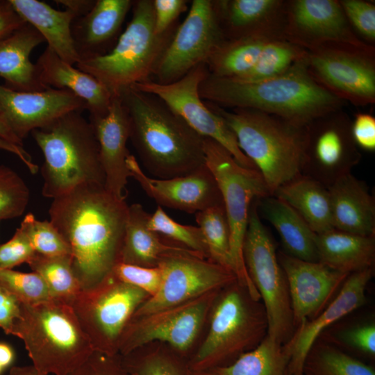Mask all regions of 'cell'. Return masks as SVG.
<instances>
[{
  "mask_svg": "<svg viewBox=\"0 0 375 375\" xmlns=\"http://www.w3.org/2000/svg\"><path fill=\"white\" fill-rule=\"evenodd\" d=\"M112 276L152 297L159 289L162 276L159 266L144 267L119 262L114 268Z\"/></svg>",
  "mask_w": 375,
  "mask_h": 375,
  "instance_id": "45",
  "label": "cell"
},
{
  "mask_svg": "<svg viewBox=\"0 0 375 375\" xmlns=\"http://www.w3.org/2000/svg\"><path fill=\"white\" fill-rule=\"evenodd\" d=\"M26 22L13 9L9 1L0 0V40Z\"/></svg>",
  "mask_w": 375,
  "mask_h": 375,
  "instance_id": "53",
  "label": "cell"
},
{
  "mask_svg": "<svg viewBox=\"0 0 375 375\" xmlns=\"http://www.w3.org/2000/svg\"><path fill=\"white\" fill-rule=\"evenodd\" d=\"M335 229L352 234H375V202L365 183L351 173L328 187Z\"/></svg>",
  "mask_w": 375,
  "mask_h": 375,
  "instance_id": "27",
  "label": "cell"
},
{
  "mask_svg": "<svg viewBox=\"0 0 375 375\" xmlns=\"http://www.w3.org/2000/svg\"><path fill=\"white\" fill-rule=\"evenodd\" d=\"M224 40L214 1H192L188 15L177 27L156 65L155 81L172 83L195 67L206 64Z\"/></svg>",
  "mask_w": 375,
  "mask_h": 375,
  "instance_id": "16",
  "label": "cell"
},
{
  "mask_svg": "<svg viewBox=\"0 0 375 375\" xmlns=\"http://www.w3.org/2000/svg\"><path fill=\"white\" fill-rule=\"evenodd\" d=\"M30 199L23 178L11 168L0 165V222L20 217Z\"/></svg>",
  "mask_w": 375,
  "mask_h": 375,
  "instance_id": "43",
  "label": "cell"
},
{
  "mask_svg": "<svg viewBox=\"0 0 375 375\" xmlns=\"http://www.w3.org/2000/svg\"><path fill=\"white\" fill-rule=\"evenodd\" d=\"M158 266L162 276L158 290L147 299L131 317L146 316L180 305L237 281L231 271L196 253L172 254L163 258Z\"/></svg>",
  "mask_w": 375,
  "mask_h": 375,
  "instance_id": "14",
  "label": "cell"
},
{
  "mask_svg": "<svg viewBox=\"0 0 375 375\" xmlns=\"http://www.w3.org/2000/svg\"><path fill=\"white\" fill-rule=\"evenodd\" d=\"M217 290L146 316L131 317L118 344V354L126 356L146 344L162 341L187 351L195 340Z\"/></svg>",
  "mask_w": 375,
  "mask_h": 375,
  "instance_id": "17",
  "label": "cell"
},
{
  "mask_svg": "<svg viewBox=\"0 0 375 375\" xmlns=\"http://www.w3.org/2000/svg\"><path fill=\"white\" fill-rule=\"evenodd\" d=\"M128 210L126 199L96 184L78 185L53 199L50 221L69 246L82 291L109 279L121 262Z\"/></svg>",
  "mask_w": 375,
  "mask_h": 375,
  "instance_id": "1",
  "label": "cell"
},
{
  "mask_svg": "<svg viewBox=\"0 0 375 375\" xmlns=\"http://www.w3.org/2000/svg\"><path fill=\"white\" fill-rule=\"evenodd\" d=\"M133 15L112 49L76 65L101 82L113 95L149 80L178 26L157 35L153 0L133 1Z\"/></svg>",
  "mask_w": 375,
  "mask_h": 375,
  "instance_id": "7",
  "label": "cell"
},
{
  "mask_svg": "<svg viewBox=\"0 0 375 375\" xmlns=\"http://www.w3.org/2000/svg\"><path fill=\"white\" fill-rule=\"evenodd\" d=\"M148 296L112 276L98 287L81 291L71 306L94 351L114 356L125 326Z\"/></svg>",
  "mask_w": 375,
  "mask_h": 375,
  "instance_id": "12",
  "label": "cell"
},
{
  "mask_svg": "<svg viewBox=\"0 0 375 375\" xmlns=\"http://www.w3.org/2000/svg\"><path fill=\"white\" fill-rule=\"evenodd\" d=\"M0 105L10 128L22 141L33 131L49 126L67 113L87 110L85 101L67 90L19 92L1 84Z\"/></svg>",
  "mask_w": 375,
  "mask_h": 375,
  "instance_id": "22",
  "label": "cell"
},
{
  "mask_svg": "<svg viewBox=\"0 0 375 375\" xmlns=\"http://www.w3.org/2000/svg\"><path fill=\"white\" fill-rule=\"evenodd\" d=\"M273 196L292 207L316 234L335 229L329 191L319 181L300 174L278 188Z\"/></svg>",
  "mask_w": 375,
  "mask_h": 375,
  "instance_id": "33",
  "label": "cell"
},
{
  "mask_svg": "<svg viewBox=\"0 0 375 375\" xmlns=\"http://www.w3.org/2000/svg\"><path fill=\"white\" fill-rule=\"evenodd\" d=\"M133 3L131 0H95L88 13L73 21L72 35L80 61L110 51Z\"/></svg>",
  "mask_w": 375,
  "mask_h": 375,
  "instance_id": "24",
  "label": "cell"
},
{
  "mask_svg": "<svg viewBox=\"0 0 375 375\" xmlns=\"http://www.w3.org/2000/svg\"><path fill=\"white\" fill-rule=\"evenodd\" d=\"M0 285L23 304L35 305L53 299L44 279L34 272L1 270Z\"/></svg>",
  "mask_w": 375,
  "mask_h": 375,
  "instance_id": "41",
  "label": "cell"
},
{
  "mask_svg": "<svg viewBox=\"0 0 375 375\" xmlns=\"http://www.w3.org/2000/svg\"><path fill=\"white\" fill-rule=\"evenodd\" d=\"M195 214L209 260L234 273L231 255L230 228L224 205L212 206Z\"/></svg>",
  "mask_w": 375,
  "mask_h": 375,
  "instance_id": "39",
  "label": "cell"
},
{
  "mask_svg": "<svg viewBox=\"0 0 375 375\" xmlns=\"http://www.w3.org/2000/svg\"><path fill=\"white\" fill-rule=\"evenodd\" d=\"M188 375H214L210 372H189L188 373Z\"/></svg>",
  "mask_w": 375,
  "mask_h": 375,
  "instance_id": "59",
  "label": "cell"
},
{
  "mask_svg": "<svg viewBox=\"0 0 375 375\" xmlns=\"http://www.w3.org/2000/svg\"><path fill=\"white\" fill-rule=\"evenodd\" d=\"M185 0H153L154 30L157 35L167 32L181 13L187 10Z\"/></svg>",
  "mask_w": 375,
  "mask_h": 375,
  "instance_id": "50",
  "label": "cell"
},
{
  "mask_svg": "<svg viewBox=\"0 0 375 375\" xmlns=\"http://www.w3.org/2000/svg\"><path fill=\"white\" fill-rule=\"evenodd\" d=\"M340 340L347 347L372 359L375 357V325L365 324L342 332Z\"/></svg>",
  "mask_w": 375,
  "mask_h": 375,
  "instance_id": "49",
  "label": "cell"
},
{
  "mask_svg": "<svg viewBox=\"0 0 375 375\" xmlns=\"http://www.w3.org/2000/svg\"><path fill=\"white\" fill-rule=\"evenodd\" d=\"M303 375H375V369L333 344L317 340L306 356Z\"/></svg>",
  "mask_w": 375,
  "mask_h": 375,
  "instance_id": "36",
  "label": "cell"
},
{
  "mask_svg": "<svg viewBox=\"0 0 375 375\" xmlns=\"http://www.w3.org/2000/svg\"><path fill=\"white\" fill-rule=\"evenodd\" d=\"M344 13L354 33L365 42H375V4L365 0H340Z\"/></svg>",
  "mask_w": 375,
  "mask_h": 375,
  "instance_id": "44",
  "label": "cell"
},
{
  "mask_svg": "<svg viewBox=\"0 0 375 375\" xmlns=\"http://www.w3.org/2000/svg\"><path fill=\"white\" fill-rule=\"evenodd\" d=\"M283 36L306 50L329 42H362L337 0L285 1Z\"/></svg>",
  "mask_w": 375,
  "mask_h": 375,
  "instance_id": "18",
  "label": "cell"
},
{
  "mask_svg": "<svg viewBox=\"0 0 375 375\" xmlns=\"http://www.w3.org/2000/svg\"><path fill=\"white\" fill-rule=\"evenodd\" d=\"M44 156L42 194L55 199L84 184L105 186L99 147L93 128L74 111L31 133Z\"/></svg>",
  "mask_w": 375,
  "mask_h": 375,
  "instance_id": "5",
  "label": "cell"
},
{
  "mask_svg": "<svg viewBox=\"0 0 375 375\" xmlns=\"http://www.w3.org/2000/svg\"><path fill=\"white\" fill-rule=\"evenodd\" d=\"M351 133L359 149L375 150V117L370 113L359 112L351 123Z\"/></svg>",
  "mask_w": 375,
  "mask_h": 375,
  "instance_id": "51",
  "label": "cell"
},
{
  "mask_svg": "<svg viewBox=\"0 0 375 375\" xmlns=\"http://www.w3.org/2000/svg\"><path fill=\"white\" fill-rule=\"evenodd\" d=\"M149 228L171 240L179 242L183 247L208 258L202 233L199 226L184 225L170 217L161 206L150 215Z\"/></svg>",
  "mask_w": 375,
  "mask_h": 375,
  "instance_id": "42",
  "label": "cell"
},
{
  "mask_svg": "<svg viewBox=\"0 0 375 375\" xmlns=\"http://www.w3.org/2000/svg\"><path fill=\"white\" fill-rule=\"evenodd\" d=\"M281 36L256 33L224 40L206 62L210 74L235 78L249 71L256 64L264 46L270 40Z\"/></svg>",
  "mask_w": 375,
  "mask_h": 375,
  "instance_id": "34",
  "label": "cell"
},
{
  "mask_svg": "<svg viewBox=\"0 0 375 375\" xmlns=\"http://www.w3.org/2000/svg\"><path fill=\"white\" fill-rule=\"evenodd\" d=\"M7 375H46L40 372L34 366L12 367Z\"/></svg>",
  "mask_w": 375,
  "mask_h": 375,
  "instance_id": "58",
  "label": "cell"
},
{
  "mask_svg": "<svg viewBox=\"0 0 375 375\" xmlns=\"http://www.w3.org/2000/svg\"><path fill=\"white\" fill-rule=\"evenodd\" d=\"M318 262L341 272L351 273L373 267L375 239L336 229L317 234Z\"/></svg>",
  "mask_w": 375,
  "mask_h": 375,
  "instance_id": "31",
  "label": "cell"
},
{
  "mask_svg": "<svg viewBox=\"0 0 375 375\" xmlns=\"http://www.w3.org/2000/svg\"><path fill=\"white\" fill-rule=\"evenodd\" d=\"M351 123L340 108L315 119L306 126L301 174L328 188L351 173L362 158L352 136Z\"/></svg>",
  "mask_w": 375,
  "mask_h": 375,
  "instance_id": "15",
  "label": "cell"
},
{
  "mask_svg": "<svg viewBox=\"0 0 375 375\" xmlns=\"http://www.w3.org/2000/svg\"><path fill=\"white\" fill-rule=\"evenodd\" d=\"M35 254L28 237L19 226L11 239L0 244V271L28 263Z\"/></svg>",
  "mask_w": 375,
  "mask_h": 375,
  "instance_id": "47",
  "label": "cell"
},
{
  "mask_svg": "<svg viewBox=\"0 0 375 375\" xmlns=\"http://www.w3.org/2000/svg\"><path fill=\"white\" fill-rule=\"evenodd\" d=\"M208 104L233 131L240 149L260 172L271 195L301 174L306 126L256 110H226Z\"/></svg>",
  "mask_w": 375,
  "mask_h": 375,
  "instance_id": "4",
  "label": "cell"
},
{
  "mask_svg": "<svg viewBox=\"0 0 375 375\" xmlns=\"http://www.w3.org/2000/svg\"><path fill=\"white\" fill-rule=\"evenodd\" d=\"M0 150L10 152L17 156L31 174H35L38 172L39 167L33 161L30 153L22 146L12 144L0 138Z\"/></svg>",
  "mask_w": 375,
  "mask_h": 375,
  "instance_id": "54",
  "label": "cell"
},
{
  "mask_svg": "<svg viewBox=\"0 0 375 375\" xmlns=\"http://www.w3.org/2000/svg\"><path fill=\"white\" fill-rule=\"evenodd\" d=\"M99 147L101 165L105 174V188L119 199H126V185L131 173L126 159L129 123L126 110L119 95L113 96L106 115L89 118Z\"/></svg>",
  "mask_w": 375,
  "mask_h": 375,
  "instance_id": "23",
  "label": "cell"
},
{
  "mask_svg": "<svg viewBox=\"0 0 375 375\" xmlns=\"http://www.w3.org/2000/svg\"><path fill=\"white\" fill-rule=\"evenodd\" d=\"M225 40L256 33L283 36L285 1H214Z\"/></svg>",
  "mask_w": 375,
  "mask_h": 375,
  "instance_id": "26",
  "label": "cell"
},
{
  "mask_svg": "<svg viewBox=\"0 0 375 375\" xmlns=\"http://www.w3.org/2000/svg\"><path fill=\"white\" fill-rule=\"evenodd\" d=\"M258 199L254 200L250 208L243 257L247 273L262 300L267 335L284 345L295 331L288 285L274 243L258 215Z\"/></svg>",
  "mask_w": 375,
  "mask_h": 375,
  "instance_id": "10",
  "label": "cell"
},
{
  "mask_svg": "<svg viewBox=\"0 0 375 375\" xmlns=\"http://www.w3.org/2000/svg\"><path fill=\"white\" fill-rule=\"evenodd\" d=\"M265 218L278 232L285 253L318 262L317 234L301 216L281 199L271 195L258 200Z\"/></svg>",
  "mask_w": 375,
  "mask_h": 375,
  "instance_id": "32",
  "label": "cell"
},
{
  "mask_svg": "<svg viewBox=\"0 0 375 375\" xmlns=\"http://www.w3.org/2000/svg\"><path fill=\"white\" fill-rule=\"evenodd\" d=\"M306 53L307 50L283 37L273 38L265 44L249 71L232 78L251 82L279 76L303 60Z\"/></svg>",
  "mask_w": 375,
  "mask_h": 375,
  "instance_id": "37",
  "label": "cell"
},
{
  "mask_svg": "<svg viewBox=\"0 0 375 375\" xmlns=\"http://www.w3.org/2000/svg\"><path fill=\"white\" fill-rule=\"evenodd\" d=\"M35 65L42 84L48 88L69 90L83 99L89 118L107 114L113 95L94 76L66 62L49 47Z\"/></svg>",
  "mask_w": 375,
  "mask_h": 375,
  "instance_id": "25",
  "label": "cell"
},
{
  "mask_svg": "<svg viewBox=\"0 0 375 375\" xmlns=\"http://www.w3.org/2000/svg\"><path fill=\"white\" fill-rule=\"evenodd\" d=\"M54 2L72 10L77 18L88 13L94 6L95 0H56Z\"/></svg>",
  "mask_w": 375,
  "mask_h": 375,
  "instance_id": "55",
  "label": "cell"
},
{
  "mask_svg": "<svg viewBox=\"0 0 375 375\" xmlns=\"http://www.w3.org/2000/svg\"><path fill=\"white\" fill-rule=\"evenodd\" d=\"M119 96L128 117L129 140L153 178L184 176L206 165L204 138L162 99L133 87Z\"/></svg>",
  "mask_w": 375,
  "mask_h": 375,
  "instance_id": "2",
  "label": "cell"
},
{
  "mask_svg": "<svg viewBox=\"0 0 375 375\" xmlns=\"http://www.w3.org/2000/svg\"><path fill=\"white\" fill-rule=\"evenodd\" d=\"M216 302L205 340L190 362L192 372H207L257 347L267 335L262 303L235 281Z\"/></svg>",
  "mask_w": 375,
  "mask_h": 375,
  "instance_id": "8",
  "label": "cell"
},
{
  "mask_svg": "<svg viewBox=\"0 0 375 375\" xmlns=\"http://www.w3.org/2000/svg\"><path fill=\"white\" fill-rule=\"evenodd\" d=\"M199 91L202 99L219 107L256 110L301 126L345 104L311 78L305 58L283 74L257 81L208 73Z\"/></svg>",
  "mask_w": 375,
  "mask_h": 375,
  "instance_id": "3",
  "label": "cell"
},
{
  "mask_svg": "<svg viewBox=\"0 0 375 375\" xmlns=\"http://www.w3.org/2000/svg\"><path fill=\"white\" fill-rule=\"evenodd\" d=\"M204 153L206 165L216 180L227 216L231 255L237 281L253 299L259 300L260 295L245 267L243 244L251 203L271 194L257 169L241 165L216 141L204 138Z\"/></svg>",
  "mask_w": 375,
  "mask_h": 375,
  "instance_id": "9",
  "label": "cell"
},
{
  "mask_svg": "<svg viewBox=\"0 0 375 375\" xmlns=\"http://www.w3.org/2000/svg\"><path fill=\"white\" fill-rule=\"evenodd\" d=\"M150 215L140 203L128 206L121 262L156 267L163 258L174 253H190L203 256L185 247L164 242L158 233L149 228Z\"/></svg>",
  "mask_w": 375,
  "mask_h": 375,
  "instance_id": "30",
  "label": "cell"
},
{
  "mask_svg": "<svg viewBox=\"0 0 375 375\" xmlns=\"http://www.w3.org/2000/svg\"><path fill=\"white\" fill-rule=\"evenodd\" d=\"M5 369L1 366L0 365V375L2 374V372L4 371Z\"/></svg>",
  "mask_w": 375,
  "mask_h": 375,
  "instance_id": "60",
  "label": "cell"
},
{
  "mask_svg": "<svg viewBox=\"0 0 375 375\" xmlns=\"http://www.w3.org/2000/svg\"><path fill=\"white\" fill-rule=\"evenodd\" d=\"M15 353L12 347L3 342H0V365L7 369L13 363Z\"/></svg>",
  "mask_w": 375,
  "mask_h": 375,
  "instance_id": "57",
  "label": "cell"
},
{
  "mask_svg": "<svg viewBox=\"0 0 375 375\" xmlns=\"http://www.w3.org/2000/svg\"><path fill=\"white\" fill-rule=\"evenodd\" d=\"M0 138L12 144L23 147V141L21 140L10 128L6 114L0 105Z\"/></svg>",
  "mask_w": 375,
  "mask_h": 375,
  "instance_id": "56",
  "label": "cell"
},
{
  "mask_svg": "<svg viewBox=\"0 0 375 375\" xmlns=\"http://www.w3.org/2000/svg\"><path fill=\"white\" fill-rule=\"evenodd\" d=\"M44 42L42 35L27 23L0 40V77L6 87L19 92L49 89L41 82L36 65L30 58L33 49Z\"/></svg>",
  "mask_w": 375,
  "mask_h": 375,
  "instance_id": "28",
  "label": "cell"
},
{
  "mask_svg": "<svg viewBox=\"0 0 375 375\" xmlns=\"http://www.w3.org/2000/svg\"><path fill=\"white\" fill-rule=\"evenodd\" d=\"M12 335L23 341L34 367L46 375H67L94 351L72 306L60 300L21 303Z\"/></svg>",
  "mask_w": 375,
  "mask_h": 375,
  "instance_id": "6",
  "label": "cell"
},
{
  "mask_svg": "<svg viewBox=\"0 0 375 375\" xmlns=\"http://www.w3.org/2000/svg\"><path fill=\"white\" fill-rule=\"evenodd\" d=\"M208 73L206 65L201 64L172 83L162 84L148 80L132 87L157 96L201 136L222 145L243 167L256 169L240 149L224 119L200 97L199 85Z\"/></svg>",
  "mask_w": 375,
  "mask_h": 375,
  "instance_id": "13",
  "label": "cell"
},
{
  "mask_svg": "<svg viewBox=\"0 0 375 375\" xmlns=\"http://www.w3.org/2000/svg\"><path fill=\"white\" fill-rule=\"evenodd\" d=\"M123 365L129 375H188L172 358L153 354L140 360L122 356Z\"/></svg>",
  "mask_w": 375,
  "mask_h": 375,
  "instance_id": "46",
  "label": "cell"
},
{
  "mask_svg": "<svg viewBox=\"0 0 375 375\" xmlns=\"http://www.w3.org/2000/svg\"><path fill=\"white\" fill-rule=\"evenodd\" d=\"M373 267L350 274L336 297L314 318L300 324L290 340L283 345L288 358V375H303L306 356L322 333L344 316L366 303L367 286Z\"/></svg>",
  "mask_w": 375,
  "mask_h": 375,
  "instance_id": "21",
  "label": "cell"
},
{
  "mask_svg": "<svg viewBox=\"0 0 375 375\" xmlns=\"http://www.w3.org/2000/svg\"><path fill=\"white\" fill-rule=\"evenodd\" d=\"M288 360L283 344L268 335L232 363L214 368V375H285Z\"/></svg>",
  "mask_w": 375,
  "mask_h": 375,
  "instance_id": "35",
  "label": "cell"
},
{
  "mask_svg": "<svg viewBox=\"0 0 375 375\" xmlns=\"http://www.w3.org/2000/svg\"><path fill=\"white\" fill-rule=\"evenodd\" d=\"M20 227L36 253L49 257L71 256L69 246L50 220H39L29 212Z\"/></svg>",
  "mask_w": 375,
  "mask_h": 375,
  "instance_id": "40",
  "label": "cell"
},
{
  "mask_svg": "<svg viewBox=\"0 0 375 375\" xmlns=\"http://www.w3.org/2000/svg\"><path fill=\"white\" fill-rule=\"evenodd\" d=\"M285 273L295 329L316 317L349 275L319 262L303 260L285 252L277 253Z\"/></svg>",
  "mask_w": 375,
  "mask_h": 375,
  "instance_id": "20",
  "label": "cell"
},
{
  "mask_svg": "<svg viewBox=\"0 0 375 375\" xmlns=\"http://www.w3.org/2000/svg\"><path fill=\"white\" fill-rule=\"evenodd\" d=\"M28 264L44 279L53 299L71 305L82 291L72 268L71 256L49 257L36 253Z\"/></svg>",
  "mask_w": 375,
  "mask_h": 375,
  "instance_id": "38",
  "label": "cell"
},
{
  "mask_svg": "<svg viewBox=\"0 0 375 375\" xmlns=\"http://www.w3.org/2000/svg\"></svg>",
  "mask_w": 375,
  "mask_h": 375,
  "instance_id": "62",
  "label": "cell"
},
{
  "mask_svg": "<svg viewBox=\"0 0 375 375\" xmlns=\"http://www.w3.org/2000/svg\"><path fill=\"white\" fill-rule=\"evenodd\" d=\"M285 375H288L287 372L285 371Z\"/></svg>",
  "mask_w": 375,
  "mask_h": 375,
  "instance_id": "61",
  "label": "cell"
},
{
  "mask_svg": "<svg viewBox=\"0 0 375 375\" xmlns=\"http://www.w3.org/2000/svg\"><path fill=\"white\" fill-rule=\"evenodd\" d=\"M118 356L94 351L83 363L67 375H129Z\"/></svg>",
  "mask_w": 375,
  "mask_h": 375,
  "instance_id": "48",
  "label": "cell"
},
{
  "mask_svg": "<svg viewBox=\"0 0 375 375\" xmlns=\"http://www.w3.org/2000/svg\"><path fill=\"white\" fill-rule=\"evenodd\" d=\"M13 9L33 26L62 60L76 65L80 58L75 49L72 24L76 18L70 10H59L38 0H8Z\"/></svg>",
  "mask_w": 375,
  "mask_h": 375,
  "instance_id": "29",
  "label": "cell"
},
{
  "mask_svg": "<svg viewBox=\"0 0 375 375\" xmlns=\"http://www.w3.org/2000/svg\"><path fill=\"white\" fill-rule=\"evenodd\" d=\"M305 66L311 78L344 102L375 103V48L362 42H329L307 50Z\"/></svg>",
  "mask_w": 375,
  "mask_h": 375,
  "instance_id": "11",
  "label": "cell"
},
{
  "mask_svg": "<svg viewBox=\"0 0 375 375\" xmlns=\"http://www.w3.org/2000/svg\"><path fill=\"white\" fill-rule=\"evenodd\" d=\"M21 315V303L0 285V328L12 335L15 322Z\"/></svg>",
  "mask_w": 375,
  "mask_h": 375,
  "instance_id": "52",
  "label": "cell"
},
{
  "mask_svg": "<svg viewBox=\"0 0 375 375\" xmlns=\"http://www.w3.org/2000/svg\"><path fill=\"white\" fill-rule=\"evenodd\" d=\"M126 165L131 177L159 206L197 213L223 204L216 180L206 165L186 175L170 178L147 175L131 154Z\"/></svg>",
  "mask_w": 375,
  "mask_h": 375,
  "instance_id": "19",
  "label": "cell"
}]
</instances>
